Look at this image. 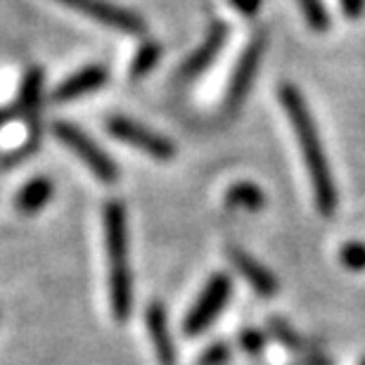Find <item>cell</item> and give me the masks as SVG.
Wrapping results in <instances>:
<instances>
[{
	"label": "cell",
	"mask_w": 365,
	"mask_h": 365,
	"mask_svg": "<svg viewBox=\"0 0 365 365\" xmlns=\"http://www.w3.org/2000/svg\"><path fill=\"white\" fill-rule=\"evenodd\" d=\"M280 102L284 112H287V119L297 135L299 148H302V157L306 162V169H309V178L313 185V197H316V207L323 216H332L339 207L337 185H334L323 138H320V130L316 126V121H313L311 109L306 105L302 91L292 83L280 86Z\"/></svg>",
	"instance_id": "obj_1"
},
{
	"label": "cell",
	"mask_w": 365,
	"mask_h": 365,
	"mask_svg": "<svg viewBox=\"0 0 365 365\" xmlns=\"http://www.w3.org/2000/svg\"><path fill=\"white\" fill-rule=\"evenodd\" d=\"M107 250V277H109V309L116 323H126L133 311V271L128 254V225L126 209L119 200H109L102 209Z\"/></svg>",
	"instance_id": "obj_2"
},
{
	"label": "cell",
	"mask_w": 365,
	"mask_h": 365,
	"mask_svg": "<svg viewBox=\"0 0 365 365\" xmlns=\"http://www.w3.org/2000/svg\"><path fill=\"white\" fill-rule=\"evenodd\" d=\"M55 135L64 148L71 150L74 155L81 159V162L88 166V171L95 178L102 182H114L119 178V169H116V162L107 155L105 150L100 148L93 138L76 126V123L69 121H57L55 123Z\"/></svg>",
	"instance_id": "obj_3"
},
{
	"label": "cell",
	"mask_w": 365,
	"mask_h": 365,
	"mask_svg": "<svg viewBox=\"0 0 365 365\" xmlns=\"http://www.w3.org/2000/svg\"><path fill=\"white\" fill-rule=\"evenodd\" d=\"M107 133L116 138L119 143H126L130 148L140 150L143 155H148L157 162H169V159L176 157V145L169 138H164L162 133L152 130L143 123H138L128 116H112V119L105 121Z\"/></svg>",
	"instance_id": "obj_4"
},
{
	"label": "cell",
	"mask_w": 365,
	"mask_h": 365,
	"mask_svg": "<svg viewBox=\"0 0 365 365\" xmlns=\"http://www.w3.org/2000/svg\"><path fill=\"white\" fill-rule=\"evenodd\" d=\"M232 294V280L225 273H216L211 275V280L204 284L202 294L197 297L195 306L190 309L185 316V323H182V330L187 334H200L207 327L214 323L216 316L225 309L228 299Z\"/></svg>",
	"instance_id": "obj_5"
},
{
	"label": "cell",
	"mask_w": 365,
	"mask_h": 365,
	"mask_svg": "<svg viewBox=\"0 0 365 365\" xmlns=\"http://www.w3.org/2000/svg\"><path fill=\"white\" fill-rule=\"evenodd\" d=\"M266 34H257L250 41V46L242 50V55H240L235 69H232L228 91H225V109L228 112H237L245 105L247 95H250L254 81H257L261 60H264L266 53Z\"/></svg>",
	"instance_id": "obj_6"
},
{
	"label": "cell",
	"mask_w": 365,
	"mask_h": 365,
	"mask_svg": "<svg viewBox=\"0 0 365 365\" xmlns=\"http://www.w3.org/2000/svg\"><path fill=\"white\" fill-rule=\"evenodd\" d=\"M64 7H71V10L86 14L88 19L98 21L102 26L116 29V31L123 34H145V19L138 12L128 10L123 5L109 3V0H55Z\"/></svg>",
	"instance_id": "obj_7"
},
{
	"label": "cell",
	"mask_w": 365,
	"mask_h": 365,
	"mask_svg": "<svg viewBox=\"0 0 365 365\" xmlns=\"http://www.w3.org/2000/svg\"><path fill=\"white\" fill-rule=\"evenodd\" d=\"M228 34H230V29L221 24V21L211 24L207 36H204V41L192 50V55H187V60L180 64L178 78L190 81V78H197L200 74H204V71L216 62V57L223 50L225 43H228Z\"/></svg>",
	"instance_id": "obj_8"
},
{
	"label": "cell",
	"mask_w": 365,
	"mask_h": 365,
	"mask_svg": "<svg viewBox=\"0 0 365 365\" xmlns=\"http://www.w3.org/2000/svg\"><path fill=\"white\" fill-rule=\"evenodd\" d=\"M107 78L109 74L102 64H88V67L78 69L76 74H71L69 78H64V81L57 86L53 98L55 102H74L78 98H86V95L100 91L102 86L107 83Z\"/></svg>",
	"instance_id": "obj_9"
},
{
	"label": "cell",
	"mask_w": 365,
	"mask_h": 365,
	"mask_svg": "<svg viewBox=\"0 0 365 365\" xmlns=\"http://www.w3.org/2000/svg\"><path fill=\"white\" fill-rule=\"evenodd\" d=\"M228 257L232 261V266L237 268V273L250 282V287L257 292V294H261V297H273L275 294L277 292L275 275L268 271L264 264H259L252 254H247L245 250H240V247H230Z\"/></svg>",
	"instance_id": "obj_10"
},
{
	"label": "cell",
	"mask_w": 365,
	"mask_h": 365,
	"mask_svg": "<svg viewBox=\"0 0 365 365\" xmlns=\"http://www.w3.org/2000/svg\"><path fill=\"white\" fill-rule=\"evenodd\" d=\"M41 105H43V71L29 69L19 86L17 109H19L21 119L29 123L31 133L36 135H38V128H41Z\"/></svg>",
	"instance_id": "obj_11"
},
{
	"label": "cell",
	"mask_w": 365,
	"mask_h": 365,
	"mask_svg": "<svg viewBox=\"0 0 365 365\" xmlns=\"http://www.w3.org/2000/svg\"><path fill=\"white\" fill-rule=\"evenodd\" d=\"M145 320H148V332H150L152 344H155L159 365H178L176 346H173V339H171V330H169V320H166L164 306L159 302L150 304L148 313H145Z\"/></svg>",
	"instance_id": "obj_12"
},
{
	"label": "cell",
	"mask_w": 365,
	"mask_h": 365,
	"mask_svg": "<svg viewBox=\"0 0 365 365\" xmlns=\"http://www.w3.org/2000/svg\"><path fill=\"white\" fill-rule=\"evenodd\" d=\"M268 330H271V334L277 341H280V344L287 346L289 351L299 354L309 365H330V359L323 356L320 351H316V349H313L309 341H306L302 334H299L294 327L287 323V320L271 318V320H268Z\"/></svg>",
	"instance_id": "obj_13"
},
{
	"label": "cell",
	"mask_w": 365,
	"mask_h": 365,
	"mask_svg": "<svg viewBox=\"0 0 365 365\" xmlns=\"http://www.w3.org/2000/svg\"><path fill=\"white\" fill-rule=\"evenodd\" d=\"M50 197H53V182H50V178L36 176L29 182H24V187L19 190L14 204H17V209L21 214H38L50 202Z\"/></svg>",
	"instance_id": "obj_14"
},
{
	"label": "cell",
	"mask_w": 365,
	"mask_h": 365,
	"mask_svg": "<svg viewBox=\"0 0 365 365\" xmlns=\"http://www.w3.org/2000/svg\"><path fill=\"white\" fill-rule=\"evenodd\" d=\"M225 204L232 209H245V211H261L266 207V195L257 182L250 180H237L232 182L225 192Z\"/></svg>",
	"instance_id": "obj_15"
},
{
	"label": "cell",
	"mask_w": 365,
	"mask_h": 365,
	"mask_svg": "<svg viewBox=\"0 0 365 365\" xmlns=\"http://www.w3.org/2000/svg\"><path fill=\"white\" fill-rule=\"evenodd\" d=\"M159 60H162V46H159L157 41H145L143 46L135 50L133 62H130V67H128V76L133 78V81H140V78H145L157 67Z\"/></svg>",
	"instance_id": "obj_16"
},
{
	"label": "cell",
	"mask_w": 365,
	"mask_h": 365,
	"mask_svg": "<svg viewBox=\"0 0 365 365\" xmlns=\"http://www.w3.org/2000/svg\"><path fill=\"white\" fill-rule=\"evenodd\" d=\"M297 5L304 14L306 24H309L313 31L323 34L330 29V12H327L323 0H297Z\"/></svg>",
	"instance_id": "obj_17"
},
{
	"label": "cell",
	"mask_w": 365,
	"mask_h": 365,
	"mask_svg": "<svg viewBox=\"0 0 365 365\" xmlns=\"http://www.w3.org/2000/svg\"><path fill=\"white\" fill-rule=\"evenodd\" d=\"M339 259L344 268L354 273L365 271V242H359V240H351L339 250Z\"/></svg>",
	"instance_id": "obj_18"
},
{
	"label": "cell",
	"mask_w": 365,
	"mask_h": 365,
	"mask_svg": "<svg viewBox=\"0 0 365 365\" xmlns=\"http://www.w3.org/2000/svg\"><path fill=\"white\" fill-rule=\"evenodd\" d=\"M240 346H242L247 354L257 356V354L264 351L266 334L261 332V330H257V327H247V330L240 332Z\"/></svg>",
	"instance_id": "obj_19"
},
{
	"label": "cell",
	"mask_w": 365,
	"mask_h": 365,
	"mask_svg": "<svg viewBox=\"0 0 365 365\" xmlns=\"http://www.w3.org/2000/svg\"><path fill=\"white\" fill-rule=\"evenodd\" d=\"M228 356H230V349L228 344H214V346H209L207 351L202 354V359H200V365H225V361H228Z\"/></svg>",
	"instance_id": "obj_20"
},
{
	"label": "cell",
	"mask_w": 365,
	"mask_h": 365,
	"mask_svg": "<svg viewBox=\"0 0 365 365\" xmlns=\"http://www.w3.org/2000/svg\"><path fill=\"white\" fill-rule=\"evenodd\" d=\"M341 10L349 19H361L365 12V0H339Z\"/></svg>",
	"instance_id": "obj_21"
},
{
	"label": "cell",
	"mask_w": 365,
	"mask_h": 365,
	"mask_svg": "<svg viewBox=\"0 0 365 365\" xmlns=\"http://www.w3.org/2000/svg\"><path fill=\"white\" fill-rule=\"evenodd\" d=\"M261 3H264V0H230V5L235 7L240 14H245V17H252V14H257Z\"/></svg>",
	"instance_id": "obj_22"
},
{
	"label": "cell",
	"mask_w": 365,
	"mask_h": 365,
	"mask_svg": "<svg viewBox=\"0 0 365 365\" xmlns=\"http://www.w3.org/2000/svg\"><path fill=\"white\" fill-rule=\"evenodd\" d=\"M7 119H10V112H5V109H0V128L5 126Z\"/></svg>",
	"instance_id": "obj_23"
},
{
	"label": "cell",
	"mask_w": 365,
	"mask_h": 365,
	"mask_svg": "<svg viewBox=\"0 0 365 365\" xmlns=\"http://www.w3.org/2000/svg\"><path fill=\"white\" fill-rule=\"evenodd\" d=\"M361 365H365V359H363V361H361Z\"/></svg>",
	"instance_id": "obj_24"
}]
</instances>
